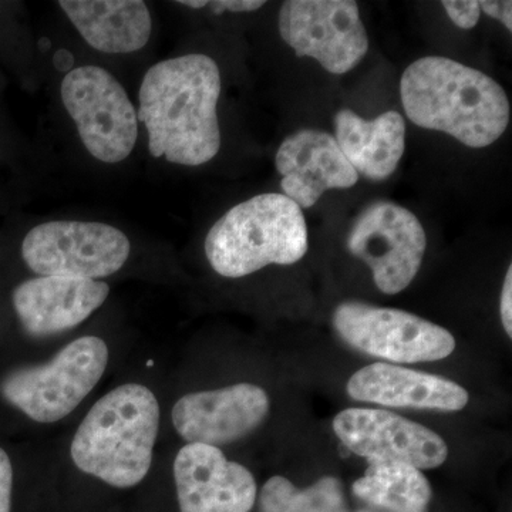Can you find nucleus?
Returning <instances> with one entry per match:
<instances>
[{
	"label": "nucleus",
	"instance_id": "15",
	"mask_svg": "<svg viewBox=\"0 0 512 512\" xmlns=\"http://www.w3.org/2000/svg\"><path fill=\"white\" fill-rule=\"evenodd\" d=\"M109 293L106 282L40 276L13 291V308L29 335H55L84 322Z\"/></svg>",
	"mask_w": 512,
	"mask_h": 512
},
{
	"label": "nucleus",
	"instance_id": "20",
	"mask_svg": "<svg viewBox=\"0 0 512 512\" xmlns=\"http://www.w3.org/2000/svg\"><path fill=\"white\" fill-rule=\"evenodd\" d=\"M262 512H345L342 488L335 478H322L298 490L285 477H272L262 488Z\"/></svg>",
	"mask_w": 512,
	"mask_h": 512
},
{
	"label": "nucleus",
	"instance_id": "14",
	"mask_svg": "<svg viewBox=\"0 0 512 512\" xmlns=\"http://www.w3.org/2000/svg\"><path fill=\"white\" fill-rule=\"evenodd\" d=\"M285 197L311 208L329 190L352 188L359 174L325 131L299 130L286 137L275 158Z\"/></svg>",
	"mask_w": 512,
	"mask_h": 512
},
{
	"label": "nucleus",
	"instance_id": "12",
	"mask_svg": "<svg viewBox=\"0 0 512 512\" xmlns=\"http://www.w3.org/2000/svg\"><path fill=\"white\" fill-rule=\"evenodd\" d=\"M268 413V393L255 384L238 383L185 394L175 403L173 424L187 444L220 447L244 439Z\"/></svg>",
	"mask_w": 512,
	"mask_h": 512
},
{
	"label": "nucleus",
	"instance_id": "2",
	"mask_svg": "<svg viewBox=\"0 0 512 512\" xmlns=\"http://www.w3.org/2000/svg\"><path fill=\"white\" fill-rule=\"evenodd\" d=\"M400 94L412 123L450 134L467 147L491 146L510 123V101L503 87L447 57H423L410 64Z\"/></svg>",
	"mask_w": 512,
	"mask_h": 512
},
{
	"label": "nucleus",
	"instance_id": "22",
	"mask_svg": "<svg viewBox=\"0 0 512 512\" xmlns=\"http://www.w3.org/2000/svg\"><path fill=\"white\" fill-rule=\"evenodd\" d=\"M13 468L8 453L0 448V512H10L12 505Z\"/></svg>",
	"mask_w": 512,
	"mask_h": 512
},
{
	"label": "nucleus",
	"instance_id": "17",
	"mask_svg": "<svg viewBox=\"0 0 512 512\" xmlns=\"http://www.w3.org/2000/svg\"><path fill=\"white\" fill-rule=\"evenodd\" d=\"M335 140L357 174L373 181L389 178L406 150V123L397 111H386L365 120L355 111L340 110L335 116Z\"/></svg>",
	"mask_w": 512,
	"mask_h": 512
},
{
	"label": "nucleus",
	"instance_id": "16",
	"mask_svg": "<svg viewBox=\"0 0 512 512\" xmlns=\"http://www.w3.org/2000/svg\"><path fill=\"white\" fill-rule=\"evenodd\" d=\"M348 393L357 402L443 412L463 410L470 399L467 390L453 380L389 363L357 370L349 379Z\"/></svg>",
	"mask_w": 512,
	"mask_h": 512
},
{
	"label": "nucleus",
	"instance_id": "1",
	"mask_svg": "<svg viewBox=\"0 0 512 512\" xmlns=\"http://www.w3.org/2000/svg\"><path fill=\"white\" fill-rule=\"evenodd\" d=\"M220 94L221 73L211 57L192 53L154 64L141 83L137 113L151 156L190 167L217 156Z\"/></svg>",
	"mask_w": 512,
	"mask_h": 512
},
{
	"label": "nucleus",
	"instance_id": "3",
	"mask_svg": "<svg viewBox=\"0 0 512 512\" xmlns=\"http://www.w3.org/2000/svg\"><path fill=\"white\" fill-rule=\"evenodd\" d=\"M160 429V404L143 384L116 387L94 404L74 434L70 456L83 473L113 487L146 478Z\"/></svg>",
	"mask_w": 512,
	"mask_h": 512
},
{
	"label": "nucleus",
	"instance_id": "13",
	"mask_svg": "<svg viewBox=\"0 0 512 512\" xmlns=\"http://www.w3.org/2000/svg\"><path fill=\"white\" fill-rule=\"evenodd\" d=\"M181 512H249L256 500L251 471L218 447L187 444L174 461Z\"/></svg>",
	"mask_w": 512,
	"mask_h": 512
},
{
	"label": "nucleus",
	"instance_id": "19",
	"mask_svg": "<svg viewBox=\"0 0 512 512\" xmlns=\"http://www.w3.org/2000/svg\"><path fill=\"white\" fill-rule=\"evenodd\" d=\"M353 493L367 503L393 512H426L431 498L429 481L419 468L403 463H370Z\"/></svg>",
	"mask_w": 512,
	"mask_h": 512
},
{
	"label": "nucleus",
	"instance_id": "4",
	"mask_svg": "<svg viewBox=\"0 0 512 512\" xmlns=\"http://www.w3.org/2000/svg\"><path fill=\"white\" fill-rule=\"evenodd\" d=\"M308 252L303 212L282 194L256 195L231 208L205 238L217 274L244 278L268 265H292Z\"/></svg>",
	"mask_w": 512,
	"mask_h": 512
},
{
	"label": "nucleus",
	"instance_id": "21",
	"mask_svg": "<svg viewBox=\"0 0 512 512\" xmlns=\"http://www.w3.org/2000/svg\"><path fill=\"white\" fill-rule=\"evenodd\" d=\"M441 5L457 28L464 30L476 28L481 16L480 3L476 0H444Z\"/></svg>",
	"mask_w": 512,
	"mask_h": 512
},
{
	"label": "nucleus",
	"instance_id": "9",
	"mask_svg": "<svg viewBox=\"0 0 512 512\" xmlns=\"http://www.w3.org/2000/svg\"><path fill=\"white\" fill-rule=\"evenodd\" d=\"M346 248L373 272L379 291L396 295L419 274L426 254V231L419 218L392 201H376L350 228Z\"/></svg>",
	"mask_w": 512,
	"mask_h": 512
},
{
	"label": "nucleus",
	"instance_id": "11",
	"mask_svg": "<svg viewBox=\"0 0 512 512\" xmlns=\"http://www.w3.org/2000/svg\"><path fill=\"white\" fill-rule=\"evenodd\" d=\"M340 441L370 463L409 464L419 470L440 467L447 460L446 441L433 430L386 410L348 409L333 420Z\"/></svg>",
	"mask_w": 512,
	"mask_h": 512
},
{
	"label": "nucleus",
	"instance_id": "18",
	"mask_svg": "<svg viewBox=\"0 0 512 512\" xmlns=\"http://www.w3.org/2000/svg\"><path fill=\"white\" fill-rule=\"evenodd\" d=\"M59 5L83 39L99 52H137L150 39L153 22L141 0H62Z\"/></svg>",
	"mask_w": 512,
	"mask_h": 512
},
{
	"label": "nucleus",
	"instance_id": "24",
	"mask_svg": "<svg viewBox=\"0 0 512 512\" xmlns=\"http://www.w3.org/2000/svg\"><path fill=\"white\" fill-rule=\"evenodd\" d=\"M208 6L215 13L228 12H255L265 6L264 0H217V2H208Z\"/></svg>",
	"mask_w": 512,
	"mask_h": 512
},
{
	"label": "nucleus",
	"instance_id": "5",
	"mask_svg": "<svg viewBox=\"0 0 512 512\" xmlns=\"http://www.w3.org/2000/svg\"><path fill=\"white\" fill-rule=\"evenodd\" d=\"M109 349L96 336L69 343L46 365L23 367L0 383L6 402L37 423H56L86 399L106 372Z\"/></svg>",
	"mask_w": 512,
	"mask_h": 512
},
{
	"label": "nucleus",
	"instance_id": "6",
	"mask_svg": "<svg viewBox=\"0 0 512 512\" xmlns=\"http://www.w3.org/2000/svg\"><path fill=\"white\" fill-rule=\"evenodd\" d=\"M60 93L94 158L116 164L130 156L138 136L137 113L113 74L97 66L77 67L64 76Z\"/></svg>",
	"mask_w": 512,
	"mask_h": 512
},
{
	"label": "nucleus",
	"instance_id": "26",
	"mask_svg": "<svg viewBox=\"0 0 512 512\" xmlns=\"http://www.w3.org/2000/svg\"><path fill=\"white\" fill-rule=\"evenodd\" d=\"M53 64H55L56 70H59V72L69 73L72 72L74 57L69 50H59L53 56Z\"/></svg>",
	"mask_w": 512,
	"mask_h": 512
},
{
	"label": "nucleus",
	"instance_id": "28",
	"mask_svg": "<svg viewBox=\"0 0 512 512\" xmlns=\"http://www.w3.org/2000/svg\"><path fill=\"white\" fill-rule=\"evenodd\" d=\"M40 49H50V42L47 39H42V42H40Z\"/></svg>",
	"mask_w": 512,
	"mask_h": 512
},
{
	"label": "nucleus",
	"instance_id": "23",
	"mask_svg": "<svg viewBox=\"0 0 512 512\" xmlns=\"http://www.w3.org/2000/svg\"><path fill=\"white\" fill-rule=\"evenodd\" d=\"M480 3V9L490 18L500 20L501 23L512 32V3L498 2V0H483Z\"/></svg>",
	"mask_w": 512,
	"mask_h": 512
},
{
	"label": "nucleus",
	"instance_id": "27",
	"mask_svg": "<svg viewBox=\"0 0 512 512\" xmlns=\"http://www.w3.org/2000/svg\"><path fill=\"white\" fill-rule=\"evenodd\" d=\"M180 5L188 6V8L200 9L204 8V6H208L207 0L204 2H192V0H185V2H178Z\"/></svg>",
	"mask_w": 512,
	"mask_h": 512
},
{
	"label": "nucleus",
	"instance_id": "8",
	"mask_svg": "<svg viewBox=\"0 0 512 512\" xmlns=\"http://www.w3.org/2000/svg\"><path fill=\"white\" fill-rule=\"evenodd\" d=\"M333 326L352 348L396 363L434 362L456 349L454 336L436 323L363 302L340 303Z\"/></svg>",
	"mask_w": 512,
	"mask_h": 512
},
{
	"label": "nucleus",
	"instance_id": "7",
	"mask_svg": "<svg viewBox=\"0 0 512 512\" xmlns=\"http://www.w3.org/2000/svg\"><path fill=\"white\" fill-rule=\"evenodd\" d=\"M22 255L37 275L94 281L126 264L130 241L101 222L52 221L29 231Z\"/></svg>",
	"mask_w": 512,
	"mask_h": 512
},
{
	"label": "nucleus",
	"instance_id": "25",
	"mask_svg": "<svg viewBox=\"0 0 512 512\" xmlns=\"http://www.w3.org/2000/svg\"><path fill=\"white\" fill-rule=\"evenodd\" d=\"M512 266L508 268L507 276H505L503 293H501L500 312L501 320L507 335L512 336Z\"/></svg>",
	"mask_w": 512,
	"mask_h": 512
},
{
	"label": "nucleus",
	"instance_id": "10",
	"mask_svg": "<svg viewBox=\"0 0 512 512\" xmlns=\"http://www.w3.org/2000/svg\"><path fill=\"white\" fill-rule=\"evenodd\" d=\"M279 33L298 57H312L332 74L362 62L369 37L353 0H288L279 12Z\"/></svg>",
	"mask_w": 512,
	"mask_h": 512
}]
</instances>
